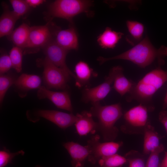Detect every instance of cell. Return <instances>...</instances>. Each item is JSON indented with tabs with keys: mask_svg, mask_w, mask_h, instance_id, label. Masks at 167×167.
Segmentation results:
<instances>
[{
	"mask_svg": "<svg viewBox=\"0 0 167 167\" xmlns=\"http://www.w3.org/2000/svg\"><path fill=\"white\" fill-rule=\"evenodd\" d=\"M91 104L92 106L89 112L98 119V131L103 139L108 142L114 140L118 132L115 124L123 115L120 104L105 106L101 105L100 102Z\"/></svg>",
	"mask_w": 167,
	"mask_h": 167,
	"instance_id": "2",
	"label": "cell"
},
{
	"mask_svg": "<svg viewBox=\"0 0 167 167\" xmlns=\"http://www.w3.org/2000/svg\"><path fill=\"white\" fill-rule=\"evenodd\" d=\"M24 154V152L23 150L11 153L4 148L0 151V167L6 166L9 163L11 162L12 159L16 156L19 154L23 155Z\"/></svg>",
	"mask_w": 167,
	"mask_h": 167,
	"instance_id": "29",
	"label": "cell"
},
{
	"mask_svg": "<svg viewBox=\"0 0 167 167\" xmlns=\"http://www.w3.org/2000/svg\"><path fill=\"white\" fill-rule=\"evenodd\" d=\"M10 2L13 7V11L19 18L26 14L30 7L26 0H11Z\"/></svg>",
	"mask_w": 167,
	"mask_h": 167,
	"instance_id": "27",
	"label": "cell"
},
{
	"mask_svg": "<svg viewBox=\"0 0 167 167\" xmlns=\"http://www.w3.org/2000/svg\"><path fill=\"white\" fill-rule=\"evenodd\" d=\"M138 152H137L136 155ZM134 151H131L126 155L125 158L129 163V167H145L144 161L139 156H134Z\"/></svg>",
	"mask_w": 167,
	"mask_h": 167,
	"instance_id": "30",
	"label": "cell"
},
{
	"mask_svg": "<svg viewBox=\"0 0 167 167\" xmlns=\"http://www.w3.org/2000/svg\"><path fill=\"white\" fill-rule=\"evenodd\" d=\"M121 66H115L111 69L104 82L94 87L86 88L83 91L82 100L86 103L100 102L109 94L115 78Z\"/></svg>",
	"mask_w": 167,
	"mask_h": 167,
	"instance_id": "7",
	"label": "cell"
},
{
	"mask_svg": "<svg viewBox=\"0 0 167 167\" xmlns=\"http://www.w3.org/2000/svg\"><path fill=\"white\" fill-rule=\"evenodd\" d=\"M148 109L145 106L140 104L126 112L124 115L126 125L129 128L139 130L141 129L143 131L145 127L149 122L148 120Z\"/></svg>",
	"mask_w": 167,
	"mask_h": 167,
	"instance_id": "10",
	"label": "cell"
},
{
	"mask_svg": "<svg viewBox=\"0 0 167 167\" xmlns=\"http://www.w3.org/2000/svg\"><path fill=\"white\" fill-rule=\"evenodd\" d=\"M76 115L77 118L74 124L80 136L86 135L89 133L93 134L98 131L97 122L94 120L89 111H84Z\"/></svg>",
	"mask_w": 167,
	"mask_h": 167,
	"instance_id": "15",
	"label": "cell"
},
{
	"mask_svg": "<svg viewBox=\"0 0 167 167\" xmlns=\"http://www.w3.org/2000/svg\"><path fill=\"white\" fill-rule=\"evenodd\" d=\"M17 78L11 74L3 75L0 76V103L2 105L5 95L9 88L14 84Z\"/></svg>",
	"mask_w": 167,
	"mask_h": 167,
	"instance_id": "26",
	"label": "cell"
},
{
	"mask_svg": "<svg viewBox=\"0 0 167 167\" xmlns=\"http://www.w3.org/2000/svg\"></svg>",
	"mask_w": 167,
	"mask_h": 167,
	"instance_id": "37",
	"label": "cell"
},
{
	"mask_svg": "<svg viewBox=\"0 0 167 167\" xmlns=\"http://www.w3.org/2000/svg\"><path fill=\"white\" fill-rule=\"evenodd\" d=\"M127 160L125 157L117 154L105 156L98 161L101 167H119L125 164Z\"/></svg>",
	"mask_w": 167,
	"mask_h": 167,
	"instance_id": "24",
	"label": "cell"
},
{
	"mask_svg": "<svg viewBox=\"0 0 167 167\" xmlns=\"http://www.w3.org/2000/svg\"><path fill=\"white\" fill-rule=\"evenodd\" d=\"M159 167H167V152L165 153V155Z\"/></svg>",
	"mask_w": 167,
	"mask_h": 167,
	"instance_id": "34",
	"label": "cell"
},
{
	"mask_svg": "<svg viewBox=\"0 0 167 167\" xmlns=\"http://www.w3.org/2000/svg\"><path fill=\"white\" fill-rule=\"evenodd\" d=\"M164 149L162 144L152 151L150 154L145 165V167H159V156L160 154Z\"/></svg>",
	"mask_w": 167,
	"mask_h": 167,
	"instance_id": "28",
	"label": "cell"
},
{
	"mask_svg": "<svg viewBox=\"0 0 167 167\" xmlns=\"http://www.w3.org/2000/svg\"><path fill=\"white\" fill-rule=\"evenodd\" d=\"M37 96L40 99H48L58 108L71 112L73 108L69 95L66 91L54 92L51 91L45 87L41 86L37 92Z\"/></svg>",
	"mask_w": 167,
	"mask_h": 167,
	"instance_id": "11",
	"label": "cell"
},
{
	"mask_svg": "<svg viewBox=\"0 0 167 167\" xmlns=\"http://www.w3.org/2000/svg\"><path fill=\"white\" fill-rule=\"evenodd\" d=\"M167 56V47L161 46L155 48L146 36L132 48L118 55L109 58L100 56L97 60L100 64L110 60L117 59L126 60L132 62L141 68H145L156 59L160 64L164 63L163 58Z\"/></svg>",
	"mask_w": 167,
	"mask_h": 167,
	"instance_id": "1",
	"label": "cell"
},
{
	"mask_svg": "<svg viewBox=\"0 0 167 167\" xmlns=\"http://www.w3.org/2000/svg\"><path fill=\"white\" fill-rule=\"evenodd\" d=\"M36 114L38 117L50 121L62 129H66L75 124L77 118L76 115L72 113L54 110L41 109L38 110Z\"/></svg>",
	"mask_w": 167,
	"mask_h": 167,
	"instance_id": "12",
	"label": "cell"
},
{
	"mask_svg": "<svg viewBox=\"0 0 167 167\" xmlns=\"http://www.w3.org/2000/svg\"><path fill=\"white\" fill-rule=\"evenodd\" d=\"M23 53V49L16 46L13 47L9 53L12 67L18 73L22 70Z\"/></svg>",
	"mask_w": 167,
	"mask_h": 167,
	"instance_id": "25",
	"label": "cell"
},
{
	"mask_svg": "<svg viewBox=\"0 0 167 167\" xmlns=\"http://www.w3.org/2000/svg\"><path fill=\"white\" fill-rule=\"evenodd\" d=\"M35 167H42L40 165H37Z\"/></svg>",
	"mask_w": 167,
	"mask_h": 167,
	"instance_id": "36",
	"label": "cell"
},
{
	"mask_svg": "<svg viewBox=\"0 0 167 167\" xmlns=\"http://www.w3.org/2000/svg\"><path fill=\"white\" fill-rule=\"evenodd\" d=\"M113 88L122 96L131 90L134 84L124 75L123 68L121 66L114 80Z\"/></svg>",
	"mask_w": 167,
	"mask_h": 167,
	"instance_id": "23",
	"label": "cell"
},
{
	"mask_svg": "<svg viewBox=\"0 0 167 167\" xmlns=\"http://www.w3.org/2000/svg\"><path fill=\"white\" fill-rule=\"evenodd\" d=\"M93 2L87 0H57L50 5L49 15L51 19L59 18L72 23L73 18L83 13L91 14L90 8Z\"/></svg>",
	"mask_w": 167,
	"mask_h": 167,
	"instance_id": "4",
	"label": "cell"
},
{
	"mask_svg": "<svg viewBox=\"0 0 167 167\" xmlns=\"http://www.w3.org/2000/svg\"><path fill=\"white\" fill-rule=\"evenodd\" d=\"M123 35L122 32L112 30L111 28L107 27L98 36L97 41L103 49H113Z\"/></svg>",
	"mask_w": 167,
	"mask_h": 167,
	"instance_id": "17",
	"label": "cell"
},
{
	"mask_svg": "<svg viewBox=\"0 0 167 167\" xmlns=\"http://www.w3.org/2000/svg\"><path fill=\"white\" fill-rule=\"evenodd\" d=\"M143 134V153L148 155L159 146L160 138L149 122L145 127Z\"/></svg>",
	"mask_w": 167,
	"mask_h": 167,
	"instance_id": "18",
	"label": "cell"
},
{
	"mask_svg": "<svg viewBox=\"0 0 167 167\" xmlns=\"http://www.w3.org/2000/svg\"><path fill=\"white\" fill-rule=\"evenodd\" d=\"M42 48L46 58L54 65L63 70L71 77L75 79V75L70 70L66 62V57L69 51L61 47L53 39Z\"/></svg>",
	"mask_w": 167,
	"mask_h": 167,
	"instance_id": "9",
	"label": "cell"
},
{
	"mask_svg": "<svg viewBox=\"0 0 167 167\" xmlns=\"http://www.w3.org/2000/svg\"><path fill=\"white\" fill-rule=\"evenodd\" d=\"M100 136L98 135H93L87 141V145L89 149L88 161L95 164L102 157L116 154L122 145V142L108 141L101 143Z\"/></svg>",
	"mask_w": 167,
	"mask_h": 167,
	"instance_id": "6",
	"label": "cell"
},
{
	"mask_svg": "<svg viewBox=\"0 0 167 167\" xmlns=\"http://www.w3.org/2000/svg\"><path fill=\"white\" fill-rule=\"evenodd\" d=\"M12 67L9 56L6 54L1 55L0 57V74L4 75Z\"/></svg>",
	"mask_w": 167,
	"mask_h": 167,
	"instance_id": "31",
	"label": "cell"
},
{
	"mask_svg": "<svg viewBox=\"0 0 167 167\" xmlns=\"http://www.w3.org/2000/svg\"><path fill=\"white\" fill-rule=\"evenodd\" d=\"M158 118L159 121L165 127L167 133V111H161L159 114Z\"/></svg>",
	"mask_w": 167,
	"mask_h": 167,
	"instance_id": "32",
	"label": "cell"
},
{
	"mask_svg": "<svg viewBox=\"0 0 167 167\" xmlns=\"http://www.w3.org/2000/svg\"><path fill=\"white\" fill-rule=\"evenodd\" d=\"M167 82V70L157 68L147 74L129 93L128 101L135 100L142 103L150 101L155 92Z\"/></svg>",
	"mask_w": 167,
	"mask_h": 167,
	"instance_id": "3",
	"label": "cell"
},
{
	"mask_svg": "<svg viewBox=\"0 0 167 167\" xmlns=\"http://www.w3.org/2000/svg\"><path fill=\"white\" fill-rule=\"evenodd\" d=\"M126 25L129 34L126 37L127 42L132 46H135L142 40L144 30L143 24L137 21L128 20Z\"/></svg>",
	"mask_w": 167,
	"mask_h": 167,
	"instance_id": "20",
	"label": "cell"
},
{
	"mask_svg": "<svg viewBox=\"0 0 167 167\" xmlns=\"http://www.w3.org/2000/svg\"><path fill=\"white\" fill-rule=\"evenodd\" d=\"M63 146L71 158L72 167H83L89 154L88 146H83L73 142H68L64 143Z\"/></svg>",
	"mask_w": 167,
	"mask_h": 167,
	"instance_id": "14",
	"label": "cell"
},
{
	"mask_svg": "<svg viewBox=\"0 0 167 167\" xmlns=\"http://www.w3.org/2000/svg\"><path fill=\"white\" fill-rule=\"evenodd\" d=\"M30 7H36L45 2L44 0H26Z\"/></svg>",
	"mask_w": 167,
	"mask_h": 167,
	"instance_id": "33",
	"label": "cell"
},
{
	"mask_svg": "<svg viewBox=\"0 0 167 167\" xmlns=\"http://www.w3.org/2000/svg\"><path fill=\"white\" fill-rule=\"evenodd\" d=\"M54 40L58 45L67 50H77L79 48L78 35L73 26L66 29L58 31Z\"/></svg>",
	"mask_w": 167,
	"mask_h": 167,
	"instance_id": "13",
	"label": "cell"
},
{
	"mask_svg": "<svg viewBox=\"0 0 167 167\" xmlns=\"http://www.w3.org/2000/svg\"><path fill=\"white\" fill-rule=\"evenodd\" d=\"M31 27L26 23H23L13 30L10 35L11 41L16 46L24 49L28 38Z\"/></svg>",
	"mask_w": 167,
	"mask_h": 167,
	"instance_id": "22",
	"label": "cell"
},
{
	"mask_svg": "<svg viewBox=\"0 0 167 167\" xmlns=\"http://www.w3.org/2000/svg\"><path fill=\"white\" fill-rule=\"evenodd\" d=\"M52 36L50 28L47 25L31 27L23 54L36 52L52 39Z\"/></svg>",
	"mask_w": 167,
	"mask_h": 167,
	"instance_id": "8",
	"label": "cell"
},
{
	"mask_svg": "<svg viewBox=\"0 0 167 167\" xmlns=\"http://www.w3.org/2000/svg\"><path fill=\"white\" fill-rule=\"evenodd\" d=\"M37 64L43 67V79L46 88L57 89L66 88L71 77L63 70L54 65L45 57L38 59Z\"/></svg>",
	"mask_w": 167,
	"mask_h": 167,
	"instance_id": "5",
	"label": "cell"
},
{
	"mask_svg": "<svg viewBox=\"0 0 167 167\" xmlns=\"http://www.w3.org/2000/svg\"><path fill=\"white\" fill-rule=\"evenodd\" d=\"M75 74L76 85L82 87L87 84L93 75V71L86 62L80 61L75 65Z\"/></svg>",
	"mask_w": 167,
	"mask_h": 167,
	"instance_id": "21",
	"label": "cell"
},
{
	"mask_svg": "<svg viewBox=\"0 0 167 167\" xmlns=\"http://www.w3.org/2000/svg\"><path fill=\"white\" fill-rule=\"evenodd\" d=\"M167 107V92L165 97L163 104V108L165 109Z\"/></svg>",
	"mask_w": 167,
	"mask_h": 167,
	"instance_id": "35",
	"label": "cell"
},
{
	"mask_svg": "<svg viewBox=\"0 0 167 167\" xmlns=\"http://www.w3.org/2000/svg\"><path fill=\"white\" fill-rule=\"evenodd\" d=\"M13 11L6 9L0 18V37L10 36L13 31L15 23L19 19Z\"/></svg>",
	"mask_w": 167,
	"mask_h": 167,
	"instance_id": "19",
	"label": "cell"
},
{
	"mask_svg": "<svg viewBox=\"0 0 167 167\" xmlns=\"http://www.w3.org/2000/svg\"><path fill=\"white\" fill-rule=\"evenodd\" d=\"M41 80L38 75L22 74L17 78L14 83L19 96L24 97L31 90L38 89L41 86Z\"/></svg>",
	"mask_w": 167,
	"mask_h": 167,
	"instance_id": "16",
	"label": "cell"
}]
</instances>
